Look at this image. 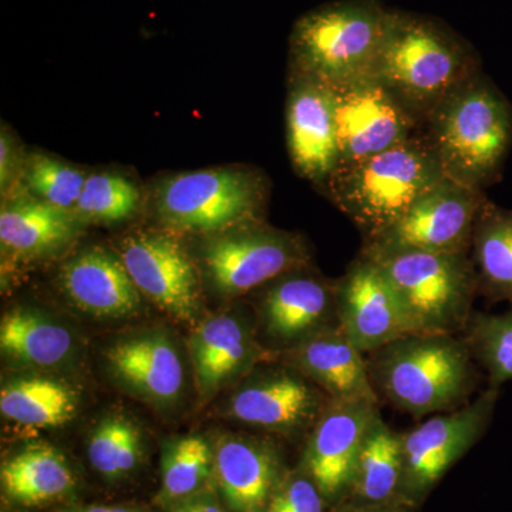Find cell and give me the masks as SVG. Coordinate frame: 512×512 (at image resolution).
I'll list each match as a JSON object with an SVG mask.
<instances>
[{"label":"cell","mask_w":512,"mask_h":512,"mask_svg":"<svg viewBox=\"0 0 512 512\" xmlns=\"http://www.w3.org/2000/svg\"><path fill=\"white\" fill-rule=\"evenodd\" d=\"M366 362L379 399L417 420L464 406L477 386L476 360L460 335L407 333Z\"/></svg>","instance_id":"obj_1"},{"label":"cell","mask_w":512,"mask_h":512,"mask_svg":"<svg viewBox=\"0 0 512 512\" xmlns=\"http://www.w3.org/2000/svg\"><path fill=\"white\" fill-rule=\"evenodd\" d=\"M426 123L447 178L478 191L498 180L512 146V106L483 73L454 87Z\"/></svg>","instance_id":"obj_2"},{"label":"cell","mask_w":512,"mask_h":512,"mask_svg":"<svg viewBox=\"0 0 512 512\" xmlns=\"http://www.w3.org/2000/svg\"><path fill=\"white\" fill-rule=\"evenodd\" d=\"M477 72L476 56L439 23L389 12L372 74L417 123Z\"/></svg>","instance_id":"obj_3"},{"label":"cell","mask_w":512,"mask_h":512,"mask_svg":"<svg viewBox=\"0 0 512 512\" xmlns=\"http://www.w3.org/2000/svg\"><path fill=\"white\" fill-rule=\"evenodd\" d=\"M446 177L429 137L338 168L322 185L333 204L362 232L363 241L396 224L410 205Z\"/></svg>","instance_id":"obj_4"},{"label":"cell","mask_w":512,"mask_h":512,"mask_svg":"<svg viewBox=\"0 0 512 512\" xmlns=\"http://www.w3.org/2000/svg\"><path fill=\"white\" fill-rule=\"evenodd\" d=\"M362 254L372 258L389 279L413 333L464 332L478 295L477 272L468 254Z\"/></svg>","instance_id":"obj_5"},{"label":"cell","mask_w":512,"mask_h":512,"mask_svg":"<svg viewBox=\"0 0 512 512\" xmlns=\"http://www.w3.org/2000/svg\"><path fill=\"white\" fill-rule=\"evenodd\" d=\"M389 10L375 0H345L306 13L291 36L292 72L329 84L372 74Z\"/></svg>","instance_id":"obj_6"},{"label":"cell","mask_w":512,"mask_h":512,"mask_svg":"<svg viewBox=\"0 0 512 512\" xmlns=\"http://www.w3.org/2000/svg\"><path fill=\"white\" fill-rule=\"evenodd\" d=\"M266 192L258 171L210 168L165 178L157 187L156 204L170 227L212 234L258 220Z\"/></svg>","instance_id":"obj_7"},{"label":"cell","mask_w":512,"mask_h":512,"mask_svg":"<svg viewBox=\"0 0 512 512\" xmlns=\"http://www.w3.org/2000/svg\"><path fill=\"white\" fill-rule=\"evenodd\" d=\"M498 389L490 387L477 399L402 434V503L416 508L443 480L448 470L484 436L494 416Z\"/></svg>","instance_id":"obj_8"},{"label":"cell","mask_w":512,"mask_h":512,"mask_svg":"<svg viewBox=\"0 0 512 512\" xmlns=\"http://www.w3.org/2000/svg\"><path fill=\"white\" fill-rule=\"evenodd\" d=\"M485 200L484 191L466 187L451 178H441L410 205L396 224L363 241L360 251L468 254Z\"/></svg>","instance_id":"obj_9"},{"label":"cell","mask_w":512,"mask_h":512,"mask_svg":"<svg viewBox=\"0 0 512 512\" xmlns=\"http://www.w3.org/2000/svg\"><path fill=\"white\" fill-rule=\"evenodd\" d=\"M202 261L217 291L238 296L308 264L309 254L301 238L256 220L211 239Z\"/></svg>","instance_id":"obj_10"},{"label":"cell","mask_w":512,"mask_h":512,"mask_svg":"<svg viewBox=\"0 0 512 512\" xmlns=\"http://www.w3.org/2000/svg\"><path fill=\"white\" fill-rule=\"evenodd\" d=\"M329 86L339 147L336 170L377 156L414 136L419 123L373 74Z\"/></svg>","instance_id":"obj_11"},{"label":"cell","mask_w":512,"mask_h":512,"mask_svg":"<svg viewBox=\"0 0 512 512\" xmlns=\"http://www.w3.org/2000/svg\"><path fill=\"white\" fill-rule=\"evenodd\" d=\"M339 326L363 355L413 333L380 266L359 252L336 281Z\"/></svg>","instance_id":"obj_12"},{"label":"cell","mask_w":512,"mask_h":512,"mask_svg":"<svg viewBox=\"0 0 512 512\" xmlns=\"http://www.w3.org/2000/svg\"><path fill=\"white\" fill-rule=\"evenodd\" d=\"M380 403L330 399L312 429L299 466L313 478L330 507L342 504L350 484L363 437Z\"/></svg>","instance_id":"obj_13"},{"label":"cell","mask_w":512,"mask_h":512,"mask_svg":"<svg viewBox=\"0 0 512 512\" xmlns=\"http://www.w3.org/2000/svg\"><path fill=\"white\" fill-rule=\"evenodd\" d=\"M262 296V325L278 345L295 349L305 340L338 328L336 281L309 271L308 264L266 284Z\"/></svg>","instance_id":"obj_14"},{"label":"cell","mask_w":512,"mask_h":512,"mask_svg":"<svg viewBox=\"0 0 512 512\" xmlns=\"http://www.w3.org/2000/svg\"><path fill=\"white\" fill-rule=\"evenodd\" d=\"M120 259L138 291L174 318L191 322L200 305L194 265L174 238L138 232L124 239Z\"/></svg>","instance_id":"obj_15"},{"label":"cell","mask_w":512,"mask_h":512,"mask_svg":"<svg viewBox=\"0 0 512 512\" xmlns=\"http://www.w3.org/2000/svg\"><path fill=\"white\" fill-rule=\"evenodd\" d=\"M286 138L295 170L322 187L339 163L335 111L328 83L292 72L286 100Z\"/></svg>","instance_id":"obj_16"},{"label":"cell","mask_w":512,"mask_h":512,"mask_svg":"<svg viewBox=\"0 0 512 512\" xmlns=\"http://www.w3.org/2000/svg\"><path fill=\"white\" fill-rule=\"evenodd\" d=\"M330 402L301 372L275 370L256 377L232 397L229 413L241 423L281 434H296L315 427Z\"/></svg>","instance_id":"obj_17"},{"label":"cell","mask_w":512,"mask_h":512,"mask_svg":"<svg viewBox=\"0 0 512 512\" xmlns=\"http://www.w3.org/2000/svg\"><path fill=\"white\" fill-rule=\"evenodd\" d=\"M286 471L269 441L227 436L214 447V487L229 512H265Z\"/></svg>","instance_id":"obj_18"},{"label":"cell","mask_w":512,"mask_h":512,"mask_svg":"<svg viewBox=\"0 0 512 512\" xmlns=\"http://www.w3.org/2000/svg\"><path fill=\"white\" fill-rule=\"evenodd\" d=\"M3 503L19 511L74 503L79 477L62 451L49 444L26 446L0 467Z\"/></svg>","instance_id":"obj_19"},{"label":"cell","mask_w":512,"mask_h":512,"mask_svg":"<svg viewBox=\"0 0 512 512\" xmlns=\"http://www.w3.org/2000/svg\"><path fill=\"white\" fill-rule=\"evenodd\" d=\"M289 365L312 380L333 400L380 403L366 356L342 328H333L289 350Z\"/></svg>","instance_id":"obj_20"},{"label":"cell","mask_w":512,"mask_h":512,"mask_svg":"<svg viewBox=\"0 0 512 512\" xmlns=\"http://www.w3.org/2000/svg\"><path fill=\"white\" fill-rule=\"evenodd\" d=\"M59 279L67 298L97 318H123L140 303V291L120 256L103 248L84 249L74 256Z\"/></svg>","instance_id":"obj_21"},{"label":"cell","mask_w":512,"mask_h":512,"mask_svg":"<svg viewBox=\"0 0 512 512\" xmlns=\"http://www.w3.org/2000/svg\"><path fill=\"white\" fill-rule=\"evenodd\" d=\"M106 357L111 373L144 399L168 404L183 392V360L163 333L120 340L107 350Z\"/></svg>","instance_id":"obj_22"},{"label":"cell","mask_w":512,"mask_h":512,"mask_svg":"<svg viewBox=\"0 0 512 512\" xmlns=\"http://www.w3.org/2000/svg\"><path fill=\"white\" fill-rule=\"evenodd\" d=\"M403 439L377 413L367 427L348 497L342 504H403Z\"/></svg>","instance_id":"obj_23"},{"label":"cell","mask_w":512,"mask_h":512,"mask_svg":"<svg viewBox=\"0 0 512 512\" xmlns=\"http://www.w3.org/2000/svg\"><path fill=\"white\" fill-rule=\"evenodd\" d=\"M79 221L72 212L60 210L33 197L3 202L0 211V244L16 258H36L55 252L72 241Z\"/></svg>","instance_id":"obj_24"},{"label":"cell","mask_w":512,"mask_h":512,"mask_svg":"<svg viewBox=\"0 0 512 512\" xmlns=\"http://www.w3.org/2000/svg\"><path fill=\"white\" fill-rule=\"evenodd\" d=\"M195 380L204 394H212L256 357L251 329L234 315H218L202 323L191 338Z\"/></svg>","instance_id":"obj_25"},{"label":"cell","mask_w":512,"mask_h":512,"mask_svg":"<svg viewBox=\"0 0 512 512\" xmlns=\"http://www.w3.org/2000/svg\"><path fill=\"white\" fill-rule=\"evenodd\" d=\"M73 336L69 329L29 308L6 312L0 322L3 356L20 365L50 369L72 355Z\"/></svg>","instance_id":"obj_26"},{"label":"cell","mask_w":512,"mask_h":512,"mask_svg":"<svg viewBox=\"0 0 512 512\" xmlns=\"http://www.w3.org/2000/svg\"><path fill=\"white\" fill-rule=\"evenodd\" d=\"M473 264L478 293L512 305V211L485 200L474 227Z\"/></svg>","instance_id":"obj_27"},{"label":"cell","mask_w":512,"mask_h":512,"mask_svg":"<svg viewBox=\"0 0 512 512\" xmlns=\"http://www.w3.org/2000/svg\"><path fill=\"white\" fill-rule=\"evenodd\" d=\"M77 394L69 384L45 376L18 377L3 384L0 410L6 419L26 427L64 426L77 412Z\"/></svg>","instance_id":"obj_28"},{"label":"cell","mask_w":512,"mask_h":512,"mask_svg":"<svg viewBox=\"0 0 512 512\" xmlns=\"http://www.w3.org/2000/svg\"><path fill=\"white\" fill-rule=\"evenodd\" d=\"M214 487V448L201 436L165 444L157 503L163 510Z\"/></svg>","instance_id":"obj_29"},{"label":"cell","mask_w":512,"mask_h":512,"mask_svg":"<svg viewBox=\"0 0 512 512\" xmlns=\"http://www.w3.org/2000/svg\"><path fill=\"white\" fill-rule=\"evenodd\" d=\"M143 440L136 424L126 417L109 416L100 421L87 441V460L106 483L130 480L143 463Z\"/></svg>","instance_id":"obj_30"},{"label":"cell","mask_w":512,"mask_h":512,"mask_svg":"<svg viewBox=\"0 0 512 512\" xmlns=\"http://www.w3.org/2000/svg\"><path fill=\"white\" fill-rule=\"evenodd\" d=\"M463 338L476 363L487 372L490 387L500 389L512 380V308L498 315L473 312Z\"/></svg>","instance_id":"obj_31"},{"label":"cell","mask_w":512,"mask_h":512,"mask_svg":"<svg viewBox=\"0 0 512 512\" xmlns=\"http://www.w3.org/2000/svg\"><path fill=\"white\" fill-rule=\"evenodd\" d=\"M140 192L133 181L116 173H94L87 177L73 215L79 222L113 224L137 211Z\"/></svg>","instance_id":"obj_32"},{"label":"cell","mask_w":512,"mask_h":512,"mask_svg":"<svg viewBox=\"0 0 512 512\" xmlns=\"http://www.w3.org/2000/svg\"><path fill=\"white\" fill-rule=\"evenodd\" d=\"M87 177L86 171L45 154H32L22 170L30 197L72 214Z\"/></svg>","instance_id":"obj_33"},{"label":"cell","mask_w":512,"mask_h":512,"mask_svg":"<svg viewBox=\"0 0 512 512\" xmlns=\"http://www.w3.org/2000/svg\"><path fill=\"white\" fill-rule=\"evenodd\" d=\"M325 495L301 466L286 471L265 512H330Z\"/></svg>","instance_id":"obj_34"},{"label":"cell","mask_w":512,"mask_h":512,"mask_svg":"<svg viewBox=\"0 0 512 512\" xmlns=\"http://www.w3.org/2000/svg\"><path fill=\"white\" fill-rule=\"evenodd\" d=\"M25 161L20 160L19 147L6 126L0 130V188L6 194L15 183L16 174H22Z\"/></svg>","instance_id":"obj_35"},{"label":"cell","mask_w":512,"mask_h":512,"mask_svg":"<svg viewBox=\"0 0 512 512\" xmlns=\"http://www.w3.org/2000/svg\"><path fill=\"white\" fill-rule=\"evenodd\" d=\"M164 512H229L215 488L165 508Z\"/></svg>","instance_id":"obj_36"},{"label":"cell","mask_w":512,"mask_h":512,"mask_svg":"<svg viewBox=\"0 0 512 512\" xmlns=\"http://www.w3.org/2000/svg\"><path fill=\"white\" fill-rule=\"evenodd\" d=\"M52 512H151L134 504H80L72 503L57 507Z\"/></svg>","instance_id":"obj_37"},{"label":"cell","mask_w":512,"mask_h":512,"mask_svg":"<svg viewBox=\"0 0 512 512\" xmlns=\"http://www.w3.org/2000/svg\"><path fill=\"white\" fill-rule=\"evenodd\" d=\"M330 512H416V508L406 504H383V505H357L339 504L333 507Z\"/></svg>","instance_id":"obj_38"},{"label":"cell","mask_w":512,"mask_h":512,"mask_svg":"<svg viewBox=\"0 0 512 512\" xmlns=\"http://www.w3.org/2000/svg\"><path fill=\"white\" fill-rule=\"evenodd\" d=\"M3 512H19V510H16V508L8 507V505H6V511L3 510Z\"/></svg>","instance_id":"obj_39"}]
</instances>
